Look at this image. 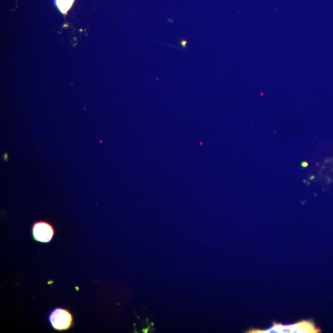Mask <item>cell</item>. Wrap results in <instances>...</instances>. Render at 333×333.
<instances>
[{
    "instance_id": "obj_4",
    "label": "cell",
    "mask_w": 333,
    "mask_h": 333,
    "mask_svg": "<svg viewBox=\"0 0 333 333\" xmlns=\"http://www.w3.org/2000/svg\"><path fill=\"white\" fill-rule=\"evenodd\" d=\"M54 4L63 15H67L72 8L75 0H53Z\"/></svg>"
},
{
    "instance_id": "obj_2",
    "label": "cell",
    "mask_w": 333,
    "mask_h": 333,
    "mask_svg": "<svg viewBox=\"0 0 333 333\" xmlns=\"http://www.w3.org/2000/svg\"><path fill=\"white\" fill-rule=\"evenodd\" d=\"M49 320L54 329L57 331H64L71 328L73 317L69 310L62 308H57L51 311Z\"/></svg>"
},
{
    "instance_id": "obj_3",
    "label": "cell",
    "mask_w": 333,
    "mask_h": 333,
    "mask_svg": "<svg viewBox=\"0 0 333 333\" xmlns=\"http://www.w3.org/2000/svg\"><path fill=\"white\" fill-rule=\"evenodd\" d=\"M32 233L36 241L43 243H47L53 239L54 231L53 227L48 223L38 222L33 225Z\"/></svg>"
},
{
    "instance_id": "obj_1",
    "label": "cell",
    "mask_w": 333,
    "mask_h": 333,
    "mask_svg": "<svg viewBox=\"0 0 333 333\" xmlns=\"http://www.w3.org/2000/svg\"><path fill=\"white\" fill-rule=\"evenodd\" d=\"M320 329L310 320H303L296 323L283 324L274 323L273 325L265 329H251L250 333H317Z\"/></svg>"
}]
</instances>
